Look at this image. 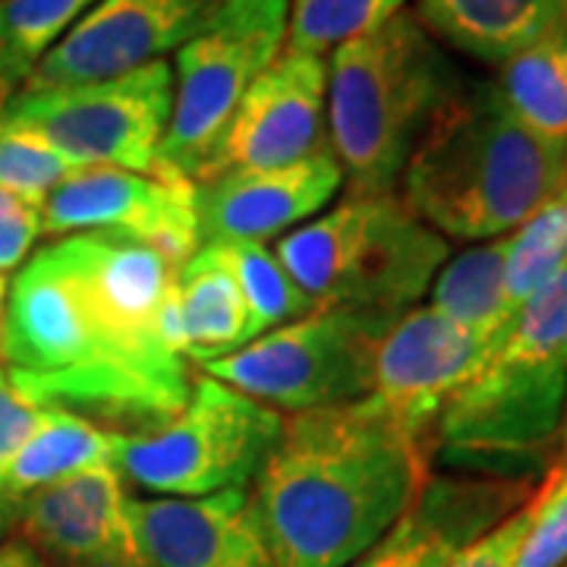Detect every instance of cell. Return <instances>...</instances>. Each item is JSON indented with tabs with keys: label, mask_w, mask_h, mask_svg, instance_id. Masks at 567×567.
I'll use <instances>...</instances> for the list:
<instances>
[{
	"label": "cell",
	"mask_w": 567,
	"mask_h": 567,
	"mask_svg": "<svg viewBox=\"0 0 567 567\" xmlns=\"http://www.w3.org/2000/svg\"><path fill=\"white\" fill-rule=\"evenodd\" d=\"M181 265L158 249L73 234L41 246L7 287L0 360L29 404L107 435H148L186 404L189 360L162 334Z\"/></svg>",
	"instance_id": "1"
},
{
	"label": "cell",
	"mask_w": 567,
	"mask_h": 567,
	"mask_svg": "<svg viewBox=\"0 0 567 567\" xmlns=\"http://www.w3.org/2000/svg\"><path fill=\"white\" fill-rule=\"evenodd\" d=\"M432 461V439L369 401L284 416L249 488L275 565H353L410 511Z\"/></svg>",
	"instance_id": "2"
},
{
	"label": "cell",
	"mask_w": 567,
	"mask_h": 567,
	"mask_svg": "<svg viewBox=\"0 0 567 567\" xmlns=\"http://www.w3.org/2000/svg\"><path fill=\"white\" fill-rule=\"evenodd\" d=\"M567 183V155L514 121L492 82L464 85L413 148L398 196L461 244L511 237Z\"/></svg>",
	"instance_id": "3"
},
{
	"label": "cell",
	"mask_w": 567,
	"mask_h": 567,
	"mask_svg": "<svg viewBox=\"0 0 567 567\" xmlns=\"http://www.w3.org/2000/svg\"><path fill=\"white\" fill-rule=\"evenodd\" d=\"M567 416V262L451 398L435 425V457L457 473L536 480L555 464Z\"/></svg>",
	"instance_id": "4"
},
{
	"label": "cell",
	"mask_w": 567,
	"mask_h": 567,
	"mask_svg": "<svg viewBox=\"0 0 567 567\" xmlns=\"http://www.w3.org/2000/svg\"><path fill=\"white\" fill-rule=\"evenodd\" d=\"M466 82L413 13L334 48L328 145L350 196L394 193L429 123Z\"/></svg>",
	"instance_id": "5"
},
{
	"label": "cell",
	"mask_w": 567,
	"mask_h": 567,
	"mask_svg": "<svg viewBox=\"0 0 567 567\" xmlns=\"http://www.w3.org/2000/svg\"><path fill=\"white\" fill-rule=\"evenodd\" d=\"M275 256L316 306L404 316L447 262V240L394 193L350 196L284 234Z\"/></svg>",
	"instance_id": "6"
},
{
	"label": "cell",
	"mask_w": 567,
	"mask_h": 567,
	"mask_svg": "<svg viewBox=\"0 0 567 567\" xmlns=\"http://www.w3.org/2000/svg\"><path fill=\"white\" fill-rule=\"evenodd\" d=\"M284 416L212 375H196L183 410L148 435H111V466L148 498H205L249 488L278 445Z\"/></svg>",
	"instance_id": "7"
},
{
	"label": "cell",
	"mask_w": 567,
	"mask_h": 567,
	"mask_svg": "<svg viewBox=\"0 0 567 567\" xmlns=\"http://www.w3.org/2000/svg\"><path fill=\"white\" fill-rule=\"evenodd\" d=\"M290 0H221L177 51L174 107L152 174L199 186L249 85L284 54Z\"/></svg>",
	"instance_id": "8"
},
{
	"label": "cell",
	"mask_w": 567,
	"mask_h": 567,
	"mask_svg": "<svg viewBox=\"0 0 567 567\" xmlns=\"http://www.w3.org/2000/svg\"><path fill=\"white\" fill-rule=\"evenodd\" d=\"M398 319L360 306H319L203 369L281 416L357 404L372 388L375 353Z\"/></svg>",
	"instance_id": "9"
},
{
	"label": "cell",
	"mask_w": 567,
	"mask_h": 567,
	"mask_svg": "<svg viewBox=\"0 0 567 567\" xmlns=\"http://www.w3.org/2000/svg\"><path fill=\"white\" fill-rule=\"evenodd\" d=\"M174 107V66L155 61L85 85L17 89L0 121L20 123L92 167L152 174Z\"/></svg>",
	"instance_id": "10"
},
{
	"label": "cell",
	"mask_w": 567,
	"mask_h": 567,
	"mask_svg": "<svg viewBox=\"0 0 567 567\" xmlns=\"http://www.w3.org/2000/svg\"><path fill=\"white\" fill-rule=\"evenodd\" d=\"M41 227L51 237L102 234L133 240L181 268L203 246L196 186L117 167H92L58 186L41 208Z\"/></svg>",
	"instance_id": "11"
},
{
	"label": "cell",
	"mask_w": 567,
	"mask_h": 567,
	"mask_svg": "<svg viewBox=\"0 0 567 567\" xmlns=\"http://www.w3.org/2000/svg\"><path fill=\"white\" fill-rule=\"evenodd\" d=\"M221 0H99L20 89L85 85L126 76L181 51Z\"/></svg>",
	"instance_id": "12"
},
{
	"label": "cell",
	"mask_w": 567,
	"mask_h": 567,
	"mask_svg": "<svg viewBox=\"0 0 567 567\" xmlns=\"http://www.w3.org/2000/svg\"><path fill=\"white\" fill-rule=\"evenodd\" d=\"M328 61L287 54L249 85L224 136L208 155L203 181L227 171H268L303 162L328 145Z\"/></svg>",
	"instance_id": "13"
},
{
	"label": "cell",
	"mask_w": 567,
	"mask_h": 567,
	"mask_svg": "<svg viewBox=\"0 0 567 567\" xmlns=\"http://www.w3.org/2000/svg\"><path fill=\"white\" fill-rule=\"evenodd\" d=\"M488 353L486 341L447 322L432 306H413L379 344L372 388L363 401L435 442L442 410L486 363Z\"/></svg>",
	"instance_id": "14"
},
{
	"label": "cell",
	"mask_w": 567,
	"mask_h": 567,
	"mask_svg": "<svg viewBox=\"0 0 567 567\" xmlns=\"http://www.w3.org/2000/svg\"><path fill=\"white\" fill-rule=\"evenodd\" d=\"M17 533L48 567H152L133 520V495L111 464L39 492Z\"/></svg>",
	"instance_id": "15"
},
{
	"label": "cell",
	"mask_w": 567,
	"mask_h": 567,
	"mask_svg": "<svg viewBox=\"0 0 567 567\" xmlns=\"http://www.w3.org/2000/svg\"><path fill=\"white\" fill-rule=\"evenodd\" d=\"M344 186L331 145L309 158L268 171H227L196 186L199 244L278 237L322 215Z\"/></svg>",
	"instance_id": "16"
},
{
	"label": "cell",
	"mask_w": 567,
	"mask_h": 567,
	"mask_svg": "<svg viewBox=\"0 0 567 567\" xmlns=\"http://www.w3.org/2000/svg\"><path fill=\"white\" fill-rule=\"evenodd\" d=\"M527 498L524 486L498 476H429L404 517L347 567H445Z\"/></svg>",
	"instance_id": "17"
},
{
	"label": "cell",
	"mask_w": 567,
	"mask_h": 567,
	"mask_svg": "<svg viewBox=\"0 0 567 567\" xmlns=\"http://www.w3.org/2000/svg\"><path fill=\"white\" fill-rule=\"evenodd\" d=\"M133 520L152 567H278L249 488L205 498H133Z\"/></svg>",
	"instance_id": "18"
},
{
	"label": "cell",
	"mask_w": 567,
	"mask_h": 567,
	"mask_svg": "<svg viewBox=\"0 0 567 567\" xmlns=\"http://www.w3.org/2000/svg\"><path fill=\"white\" fill-rule=\"evenodd\" d=\"M413 17L432 39L502 66L565 29L567 0H416Z\"/></svg>",
	"instance_id": "19"
},
{
	"label": "cell",
	"mask_w": 567,
	"mask_h": 567,
	"mask_svg": "<svg viewBox=\"0 0 567 567\" xmlns=\"http://www.w3.org/2000/svg\"><path fill=\"white\" fill-rule=\"evenodd\" d=\"M111 435L66 410L41 406V420L0 483V543H7L25 505L82 470L111 464Z\"/></svg>",
	"instance_id": "20"
},
{
	"label": "cell",
	"mask_w": 567,
	"mask_h": 567,
	"mask_svg": "<svg viewBox=\"0 0 567 567\" xmlns=\"http://www.w3.org/2000/svg\"><path fill=\"white\" fill-rule=\"evenodd\" d=\"M177 303L189 363H215L256 341L249 306L221 244L199 246L183 262Z\"/></svg>",
	"instance_id": "21"
},
{
	"label": "cell",
	"mask_w": 567,
	"mask_h": 567,
	"mask_svg": "<svg viewBox=\"0 0 567 567\" xmlns=\"http://www.w3.org/2000/svg\"><path fill=\"white\" fill-rule=\"evenodd\" d=\"M507 240L511 237L473 244L461 256L447 259L429 287L432 309L486 341L492 350L514 322L505 306Z\"/></svg>",
	"instance_id": "22"
},
{
	"label": "cell",
	"mask_w": 567,
	"mask_h": 567,
	"mask_svg": "<svg viewBox=\"0 0 567 567\" xmlns=\"http://www.w3.org/2000/svg\"><path fill=\"white\" fill-rule=\"evenodd\" d=\"M492 85L514 121L567 155V51L561 32L502 63Z\"/></svg>",
	"instance_id": "23"
},
{
	"label": "cell",
	"mask_w": 567,
	"mask_h": 567,
	"mask_svg": "<svg viewBox=\"0 0 567 567\" xmlns=\"http://www.w3.org/2000/svg\"><path fill=\"white\" fill-rule=\"evenodd\" d=\"M99 0H0V70L17 92Z\"/></svg>",
	"instance_id": "24"
},
{
	"label": "cell",
	"mask_w": 567,
	"mask_h": 567,
	"mask_svg": "<svg viewBox=\"0 0 567 567\" xmlns=\"http://www.w3.org/2000/svg\"><path fill=\"white\" fill-rule=\"evenodd\" d=\"M567 262V183L551 193L507 240L505 306L514 319L520 306Z\"/></svg>",
	"instance_id": "25"
},
{
	"label": "cell",
	"mask_w": 567,
	"mask_h": 567,
	"mask_svg": "<svg viewBox=\"0 0 567 567\" xmlns=\"http://www.w3.org/2000/svg\"><path fill=\"white\" fill-rule=\"evenodd\" d=\"M221 246L224 256L234 265L240 290H244L256 338L319 309L290 278V271L275 256V249H268L259 240H230Z\"/></svg>",
	"instance_id": "26"
},
{
	"label": "cell",
	"mask_w": 567,
	"mask_h": 567,
	"mask_svg": "<svg viewBox=\"0 0 567 567\" xmlns=\"http://www.w3.org/2000/svg\"><path fill=\"white\" fill-rule=\"evenodd\" d=\"M406 0H290L287 13V54L324 58L338 44L375 32L398 13Z\"/></svg>",
	"instance_id": "27"
},
{
	"label": "cell",
	"mask_w": 567,
	"mask_h": 567,
	"mask_svg": "<svg viewBox=\"0 0 567 567\" xmlns=\"http://www.w3.org/2000/svg\"><path fill=\"white\" fill-rule=\"evenodd\" d=\"M85 171H92V164L66 155L35 130L0 121V186L17 193L25 203L44 208L58 186Z\"/></svg>",
	"instance_id": "28"
},
{
	"label": "cell",
	"mask_w": 567,
	"mask_h": 567,
	"mask_svg": "<svg viewBox=\"0 0 567 567\" xmlns=\"http://www.w3.org/2000/svg\"><path fill=\"white\" fill-rule=\"evenodd\" d=\"M533 520L514 567L567 565V454L548 466L533 495Z\"/></svg>",
	"instance_id": "29"
},
{
	"label": "cell",
	"mask_w": 567,
	"mask_h": 567,
	"mask_svg": "<svg viewBox=\"0 0 567 567\" xmlns=\"http://www.w3.org/2000/svg\"><path fill=\"white\" fill-rule=\"evenodd\" d=\"M41 234V208L0 186V275L20 271Z\"/></svg>",
	"instance_id": "30"
},
{
	"label": "cell",
	"mask_w": 567,
	"mask_h": 567,
	"mask_svg": "<svg viewBox=\"0 0 567 567\" xmlns=\"http://www.w3.org/2000/svg\"><path fill=\"white\" fill-rule=\"evenodd\" d=\"M533 502V498H529ZM529 502L520 511H514L507 520H502L495 529H488L486 536H480L476 543H470L464 551H457L445 567H514L517 555L524 548V539L529 533L533 520V507Z\"/></svg>",
	"instance_id": "31"
},
{
	"label": "cell",
	"mask_w": 567,
	"mask_h": 567,
	"mask_svg": "<svg viewBox=\"0 0 567 567\" xmlns=\"http://www.w3.org/2000/svg\"><path fill=\"white\" fill-rule=\"evenodd\" d=\"M39 420L41 406L29 404L25 398H20L10 385L7 372L0 369V483H3L7 470L17 461L20 447L35 432Z\"/></svg>",
	"instance_id": "32"
},
{
	"label": "cell",
	"mask_w": 567,
	"mask_h": 567,
	"mask_svg": "<svg viewBox=\"0 0 567 567\" xmlns=\"http://www.w3.org/2000/svg\"><path fill=\"white\" fill-rule=\"evenodd\" d=\"M0 567H48L22 539L0 543Z\"/></svg>",
	"instance_id": "33"
},
{
	"label": "cell",
	"mask_w": 567,
	"mask_h": 567,
	"mask_svg": "<svg viewBox=\"0 0 567 567\" xmlns=\"http://www.w3.org/2000/svg\"><path fill=\"white\" fill-rule=\"evenodd\" d=\"M13 95V89H10V82H7V76H3V70H0V107H3V102Z\"/></svg>",
	"instance_id": "34"
},
{
	"label": "cell",
	"mask_w": 567,
	"mask_h": 567,
	"mask_svg": "<svg viewBox=\"0 0 567 567\" xmlns=\"http://www.w3.org/2000/svg\"><path fill=\"white\" fill-rule=\"evenodd\" d=\"M3 306H7V275H0V324H3Z\"/></svg>",
	"instance_id": "35"
},
{
	"label": "cell",
	"mask_w": 567,
	"mask_h": 567,
	"mask_svg": "<svg viewBox=\"0 0 567 567\" xmlns=\"http://www.w3.org/2000/svg\"><path fill=\"white\" fill-rule=\"evenodd\" d=\"M561 454H567V416H565V439H561Z\"/></svg>",
	"instance_id": "36"
},
{
	"label": "cell",
	"mask_w": 567,
	"mask_h": 567,
	"mask_svg": "<svg viewBox=\"0 0 567 567\" xmlns=\"http://www.w3.org/2000/svg\"><path fill=\"white\" fill-rule=\"evenodd\" d=\"M561 44H565V51H567V22H565V29H561Z\"/></svg>",
	"instance_id": "37"
},
{
	"label": "cell",
	"mask_w": 567,
	"mask_h": 567,
	"mask_svg": "<svg viewBox=\"0 0 567 567\" xmlns=\"http://www.w3.org/2000/svg\"><path fill=\"white\" fill-rule=\"evenodd\" d=\"M565 567H567V565H565Z\"/></svg>",
	"instance_id": "38"
}]
</instances>
